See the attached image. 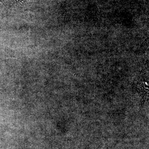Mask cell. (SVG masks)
<instances>
[{"instance_id": "obj_1", "label": "cell", "mask_w": 149, "mask_h": 149, "mask_svg": "<svg viewBox=\"0 0 149 149\" xmlns=\"http://www.w3.org/2000/svg\"><path fill=\"white\" fill-rule=\"evenodd\" d=\"M17 1H22V0H17Z\"/></svg>"}]
</instances>
